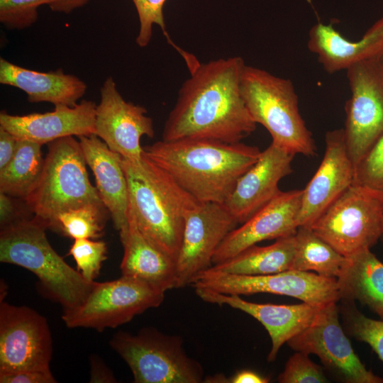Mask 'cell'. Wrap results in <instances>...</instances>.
Listing matches in <instances>:
<instances>
[{
	"label": "cell",
	"instance_id": "52a82bcc",
	"mask_svg": "<svg viewBox=\"0 0 383 383\" xmlns=\"http://www.w3.org/2000/svg\"><path fill=\"white\" fill-rule=\"evenodd\" d=\"M180 335L148 327L136 334L119 331L111 347L126 362L135 383L204 382L201 364L187 355Z\"/></svg>",
	"mask_w": 383,
	"mask_h": 383
},
{
	"label": "cell",
	"instance_id": "7402d4cb",
	"mask_svg": "<svg viewBox=\"0 0 383 383\" xmlns=\"http://www.w3.org/2000/svg\"><path fill=\"white\" fill-rule=\"evenodd\" d=\"M308 48L327 72L347 70L359 62L383 55V17L357 41L344 38L331 24L318 23L309 31Z\"/></svg>",
	"mask_w": 383,
	"mask_h": 383
},
{
	"label": "cell",
	"instance_id": "1f68e13d",
	"mask_svg": "<svg viewBox=\"0 0 383 383\" xmlns=\"http://www.w3.org/2000/svg\"><path fill=\"white\" fill-rule=\"evenodd\" d=\"M54 0H0V22L8 29L21 30L34 24L38 8Z\"/></svg>",
	"mask_w": 383,
	"mask_h": 383
},
{
	"label": "cell",
	"instance_id": "6da1fadb",
	"mask_svg": "<svg viewBox=\"0 0 383 383\" xmlns=\"http://www.w3.org/2000/svg\"><path fill=\"white\" fill-rule=\"evenodd\" d=\"M245 64L235 56L197 62L182 85L168 115L163 140L207 138L238 143L251 134L257 123L243 101L241 75Z\"/></svg>",
	"mask_w": 383,
	"mask_h": 383
},
{
	"label": "cell",
	"instance_id": "277c9868",
	"mask_svg": "<svg viewBox=\"0 0 383 383\" xmlns=\"http://www.w3.org/2000/svg\"><path fill=\"white\" fill-rule=\"evenodd\" d=\"M46 229L33 216L1 228L0 261L33 272L43 294L60 304L63 311H70L85 300L96 282L85 279L56 252Z\"/></svg>",
	"mask_w": 383,
	"mask_h": 383
},
{
	"label": "cell",
	"instance_id": "5bb4252c",
	"mask_svg": "<svg viewBox=\"0 0 383 383\" xmlns=\"http://www.w3.org/2000/svg\"><path fill=\"white\" fill-rule=\"evenodd\" d=\"M238 225L224 204L200 203L184 216V228L176 261L177 289L213 265V255L227 235Z\"/></svg>",
	"mask_w": 383,
	"mask_h": 383
},
{
	"label": "cell",
	"instance_id": "4dcf8cb0",
	"mask_svg": "<svg viewBox=\"0 0 383 383\" xmlns=\"http://www.w3.org/2000/svg\"><path fill=\"white\" fill-rule=\"evenodd\" d=\"M68 254L74 258L77 270L84 279L94 282L100 273L103 262L107 258V246L101 240L75 239Z\"/></svg>",
	"mask_w": 383,
	"mask_h": 383
},
{
	"label": "cell",
	"instance_id": "4316f807",
	"mask_svg": "<svg viewBox=\"0 0 383 383\" xmlns=\"http://www.w3.org/2000/svg\"><path fill=\"white\" fill-rule=\"evenodd\" d=\"M292 270L313 272L337 279L345 257L318 236L311 227L299 226L296 233Z\"/></svg>",
	"mask_w": 383,
	"mask_h": 383
},
{
	"label": "cell",
	"instance_id": "ac0fdd59",
	"mask_svg": "<svg viewBox=\"0 0 383 383\" xmlns=\"http://www.w3.org/2000/svg\"><path fill=\"white\" fill-rule=\"evenodd\" d=\"M295 155L271 143L257 162L238 179L225 206L241 224L270 201L280 191L279 183L292 172Z\"/></svg>",
	"mask_w": 383,
	"mask_h": 383
},
{
	"label": "cell",
	"instance_id": "9a60e30c",
	"mask_svg": "<svg viewBox=\"0 0 383 383\" xmlns=\"http://www.w3.org/2000/svg\"><path fill=\"white\" fill-rule=\"evenodd\" d=\"M100 102L96 108V135L113 151L133 164L143 157L140 140L153 138L152 119L142 106L126 101L112 77L100 89Z\"/></svg>",
	"mask_w": 383,
	"mask_h": 383
},
{
	"label": "cell",
	"instance_id": "2e32d148",
	"mask_svg": "<svg viewBox=\"0 0 383 383\" xmlns=\"http://www.w3.org/2000/svg\"><path fill=\"white\" fill-rule=\"evenodd\" d=\"M303 190L279 191L266 205L241 226L231 231L216 250L213 265L229 260L246 248L267 240L293 235Z\"/></svg>",
	"mask_w": 383,
	"mask_h": 383
},
{
	"label": "cell",
	"instance_id": "83f0119b",
	"mask_svg": "<svg viewBox=\"0 0 383 383\" xmlns=\"http://www.w3.org/2000/svg\"><path fill=\"white\" fill-rule=\"evenodd\" d=\"M42 145L18 140L16 152L10 162L0 170V192L23 199L39 178L45 158Z\"/></svg>",
	"mask_w": 383,
	"mask_h": 383
},
{
	"label": "cell",
	"instance_id": "e575fe53",
	"mask_svg": "<svg viewBox=\"0 0 383 383\" xmlns=\"http://www.w3.org/2000/svg\"><path fill=\"white\" fill-rule=\"evenodd\" d=\"M353 184L383 194V135L355 167Z\"/></svg>",
	"mask_w": 383,
	"mask_h": 383
},
{
	"label": "cell",
	"instance_id": "f35d334b",
	"mask_svg": "<svg viewBox=\"0 0 383 383\" xmlns=\"http://www.w3.org/2000/svg\"><path fill=\"white\" fill-rule=\"evenodd\" d=\"M91 377L90 382H116L111 370L106 364L95 355L90 357Z\"/></svg>",
	"mask_w": 383,
	"mask_h": 383
},
{
	"label": "cell",
	"instance_id": "60d3db41",
	"mask_svg": "<svg viewBox=\"0 0 383 383\" xmlns=\"http://www.w3.org/2000/svg\"><path fill=\"white\" fill-rule=\"evenodd\" d=\"M231 383H267L269 379L262 377L255 372L243 370L238 372L230 379Z\"/></svg>",
	"mask_w": 383,
	"mask_h": 383
},
{
	"label": "cell",
	"instance_id": "8d00e7d4",
	"mask_svg": "<svg viewBox=\"0 0 383 383\" xmlns=\"http://www.w3.org/2000/svg\"><path fill=\"white\" fill-rule=\"evenodd\" d=\"M13 196L0 192V224L4 228L20 220L29 218L21 214L14 204Z\"/></svg>",
	"mask_w": 383,
	"mask_h": 383
},
{
	"label": "cell",
	"instance_id": "5b68a950",
	"mask_svg": "<svg viewBox=\"0 0 383 383\" xmlns=\"http://www.w3.org/2000/svg\"><path fill=\"white\" fill-rule=\"evenodd\" d=\"M79 141L73 136L48 143L40 175L23 199L33 216L57 231L62 212L88 204H103L91 183Z\"/></svg>",
	"mask_w": 383,
	"mask_h": 383
},
{
	"label": "cell",
	"instance_id": "3957f363",
	"mask_svg": "<svg viewBox=\"0 0 383 383\" xmlns=\"http://www.w3.org/2000/svg\"><path fill=\"white\" fill-rule=\"evenodd\" d=\"M128 191V220L177 261L186 213L200 203L143 153L139 164L123 158Z\"/></svg>",
	"mask_w": 383,
	"mask_h": 383
},
{
	"label": "cell",
	"instance_id": "d590c367",
	"mask_svg": "<svg viewBox=\"0 0 383 383\" xmlns=\"http://www.w3.org/2000/svg\"><path fill=\"white\" fill-rule=\"evenodd\" d=\"M1 383H55L50 370H24L0 374Z\"/></svg>",
	"mask_w": 383,
	"mask_h": 383
},
{
	"label": "cell",
	"instance_id": "b9f144b4",
	"mask_svg": "<svg viewBox=\"0 0 383 383\" xmlns=\"http://www.w3.org/2000/svg\"><path fill=\"white\" fill-rule=\"evenodd\" d=\"M382 236H383V233H382Z\"/></svg>",
	"mask_w": 383,
	"mask_h": 383
},
{
	"label": "cell",
	"instance_id": "4fadbf2b",
	"mask_svg": "<svg viewBox=\"0 0 383 383\" xmlns=\"http://www.w3.org/2000/svg\"><path fill=\"white\" fill-rule=\"evenodd\" d=\"M336 302L323 305L312 323L287 343L296 351L317 355L331 372L347 383H383L355 353L339 321Z\"/></svg>",
	"mask_w": 383,
	"mask_h": 383
},
{
	"label": "cell",
	"instance_id": "ffe728a7",
	"mask_svg": "<svg viewBox=\"0 0 383 383\" xmlns=\"http://www.w3.org/2000/svg\"><path fill=\"white\" fill-rule=\"evenodd\" d=\"M194 289L203 301L227 305L249 314L262 323L272 342L268 362L274 361L281 347L312 323L323 306L306 302L294 305L258 304L248 301L238 295L223 294L202 288Z\"/></svg>",
	"mask_w": 383,
	"mask_h": 383
},
{
	"label": "cell",
	"instance_id": "9c48e42d",
	"mask_svg": "<svg viewBox=\"0 0 383 383\" xmlns=\"http://www.w3.org/2000/svg\"><path fill=\"white\" fill-rule=\"evenodd\" d=\"M351 91L345 104V142L355 167L383 135V55L347 70Z\"/></svg>",
	"mask_w": 383,
	"mask_h": 383
},
{
	"label": "cell",
	"instance_id": "603a6c76",
	"mask_svg": "<svg viewBox=\"0 0 383 383\" xmlns=\"http://www.w3.org/2000/svg\"><path fill=\"white\" fill-rule=\"evenodd\" d=\"M119 233L123 248L120 265L123 276L165 293L177 289V266L172 257L146 238L129 220Z\"/></svg>",
	"mask_w": 383,
	"mask_h": 383
},
{
	"label": "cell",
	"instance_id": "ab89813d",
	"mask_svg": "<svg viewBox=\"0 0 383 383\" xmlns=\"http://www.w3.org/2000/svg\"><path fill=\"white\" fill-rule=\"evenodd\" d=\"M91 0H54L49 6L55 12L70 13L74 10L84 6Z\"/></svg>",
	"mask_w": 383,
	"mask_h": 383
},
{
	"label": "cell",
	"instance_id": "7c38bea8",
	"mask_svg": "<svg viewBox=\"0 0 383 383\" xmlns=\"http://www.w3.org/2000/svg\"><path fill=\"white\" fill-rule=\"evenodd\" d=\"M52 340L46 318L0 301V374L50 370Z\"/></svg>",
	"mask_w": 383,
	"mask_h": 383
},
{
	"label": "cell",
	"instance_id": "d6a6232c",
	"mask_svg": "<svg viewBox=\"0 0 383 383\" xmlns=\"http://www.w3.org/2000/svg\"><path fill=\"white\" fill-rule=\"evenodd\" d=\"M136 9L138 20L139 30L136 37V43L140 48L146 47L150 42L152 36L154 25L160 26L167 41L178 48L171 40L166 30V25L163 14V7L166 0H132Z\"/></svg>",
	"mask_w": 383,
	"mask_h": 383
},
{
	"label": "cell",
	"instance_id": "e0dca14e",
	"mask_svg": "<svg viewBox=\"0 0 383 383\" xmlns=\"http://www.w3.org/2000/svg\"><path fill=\"white\" fill-rule=\"evenodd\" d=\"M326 150L316 173L302 189L299 226H309L353 184L355 167L345 142L343 128L326 134Z\"/></svg>",
	"mask_w": 383,
	"mask_h": 383
},
{
	"label": "cell",
	"instance_id": "74e56055",
	"mask_svg": "<svg viewBox=\"0 0 383 383\" xmlns=\"http://www.w3.org/2000/svg\"><path fill=\"white\" fill-rule=\"evenodd\" d=\"M18 139L0 126V170H3L13 158L17 147Z\"/></svg>",
	"mask_w": 383,
	"mask_h": 383
},
{
	"label": "cell",
	"instance_id": "44dd1931",
	"mask_svg": "<svg viewBox=\"0 0 383 383\" xmlns=\"http://www.w3.org/2000/svg\"><path fill=\"white\" fill-rule=\"evenodd\" d=\"M87 165L91 170L100 199L109 212L115 228L128 226V191L123 157L111 150L96 135L80 136Z\"/></svg>",
	"mask_w": 383,
	"mask_h": 383
},
{
	"label": "cell",
	"instance_id": "d4e9b609",
	"mask_svg": "<svg viewBox=\"0 0 383 383\" xmlns=\"http://www.w3.org/2000/svg\"><path fill=\"white\" fill-rule=\"evenodd\" d=\"M345 257L336 279L340 300L357 301L383 320V262L370 249Z\"/></svg>",
	"mask_w": 383,
	"mask_h": 383
},
{
	"label": "cell",
	"instance_id": "836d02e7",
	"mask_svg": "<svg viewBox=\"0 0 383 383\" xmlns=\"http://www.w3.org/2000/svg\"><path fill=\"white\" fill-rule=\"evenodd\" d=\"M309 354L296 351L286 362L284 370L277 380L280 383H324L327 382L322 368L313 362Z\"/></svg>",
	"mask_w": 383,
	"mask_h": 383
},
{
	"label": "cell",
	"instance_id": "d6986e66",
	"mask_svg": "<svg viewBox=\"0 0 383 383\" xmlns=\"http://www.w3.org/2000/svg\"><path fill=\"white\" fill-rule=\"evenodd\" d=\"M96 108L92 101L82 100L74 106H57L50 112L28 115L0 113V126L18 140L40 145L68 136L96 135Z\"/></svg>",
	"mask_w": 383,
	"mask_h": 383
},
{
	"label": "cell",
	"instance_id": "8fae6325",
	"mask_svg": "<svg viewBox=\"0 0 383 383\" xmlns=\"http://www.w3.org/2000/svg\"><path fill=\"white\" fill-rule=\"evenodd\" d=\"M190 285L228 295L287 296L314 305L337 303L340 299L336 279L292 270L265 275H240L209 268L197 274Z\"/></svg>",
	"mask_w": 383,
	"mask_h": 383
},
{
	"label": "cell",
	"instance_id": "cb8c5ba5",
	"mask_svg": "<svg viewBox=\"0 0 383 383\" xmlns=\"http://www.w3.org/2000/svg\"><path fill=\"white\" fill-rule=\"evenodd\" d=\"M0 83L23 91L31 103L50 102L57 106H74L87 87L77 77L61 69L38 72L0 59Z\"/></svg>",
	"mask_w": 383,
	"mask_h": 383
},
{
	"label": "cell",
	"instance_id": "ba28073f",
	"mask_svg": "<svg viewBox=\"0 0 383 383\" xmlns=\"http://www.w3.org/2000/svg\"><path fill=\"white\" fill-rule=\"evenodd\" d=\"M311 228L345 257L370 249L382 237L383 194L353 184Z\"/></svg>",
	"mask_w": 383,
	"mask_h": 383
},
{
	"label": "cell",
	"instance_id": "30bf717a",
	"mask_svg": "<svg viewBox=\"0 0 383 383\" xmlns=\"http://www.w3.org/2000/svg\"><path fill=\"white\" fill-rule=\"evenodd\" d=\"M164 299L165 292L121 275L115 280L96 282L85 300L78 307L63 311L62 319L70 328L102 331L128 323L148 309L158 307Z\"/></svg>",
	"mask_w": 383,
	"mask_h": 383
},
{
	"label": "cell",
	"instance_id": "484cf974",
	"mask_svg": "<svg viewBox=\"0 0 383 383\" xmlns=\"http://www.w3.org/2000/svg\"><path fill=\"white\" fill-rule=\"evenodd\" d=\"M295 250L294 235L277 239L270 245H253L233 257L213 265V270L240 275H265L292 269Z\"/></svg>",
	"mask_w": 383,
	"mask_h": 383
},
{
	"label": "cell",
	"instance_id": "7a4b0ae2",
	"mask_svg": "<svg viewBox=\"0 0 383 383\" xmlns=\"http://www.w3.org/2000/svg\"><path fill=\"white\" fill-rule=\"evenodd\" d=\"M144 154L199 202L224 204L261 151L241 142L207 138L157 141Z\"/></svg>",
	"mask_w": 383,
	"mask_h": 383
},
{
	"label": "cell",
	"instance_id": "f1b7e54d",
	"mask_svg": "<svg viewBox=\"0 0 383 383\" xmlns=\"http://www.w3.org/2000/svg\"><path fill=\"white\" fill-rule=\"evenodd\" d=\"M104 204H88L70 209L57 217V232L71 238L96 239L104 233L107 214Z\"/></svg>",
	"mask_w": 383,
	"mask_h": 383
},
{
	"label": "cell",
	"instance_id": "f546056e",
	"mask_svg": "<svg viewBox=\"0 0 383 383\" xmlns=\"http://www.w3.org/2000/svg\"><path fill=\"white\" fill-rule=\"evenodd\" d=\"M338 307L345 329L353 338L367 343L383 362V320L367 317L353 301L340 300Z\"/></svg>",
	"mask_w": 383,
	"mask_h": 383
},
{
	"label": "cell",
	"instance_id": "8992f818",
	"mask_svg": "<svg viewBox=\"0 0 383 383\" xmlns=\"http://www.w3.org/2000/svg\"><path fill=\"white\" fill-rule=\"evenodd\" d=\"M240 90L250 116L267 130L272 143L294 155H316L314 140L299 113L298 96L289 79L245 65Z\"/></svg>",
	"mask_w": 383,
	"mask_h": 383
}]
</instances>
